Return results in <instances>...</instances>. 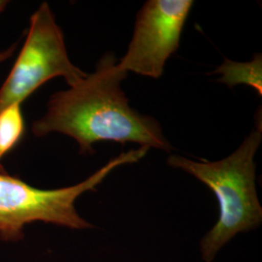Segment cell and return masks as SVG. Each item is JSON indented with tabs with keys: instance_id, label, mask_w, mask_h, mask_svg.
I'll list each match as a JSON object with an SVG mask.
<instances>
[{
	"instance_id": "cell-1",
	"label": "cell",
	"mask_w": 262,
	"mask_h": 262,
	"mask_svg": "<svg viewBox=\"0 0 262 262\" xmlns=\"http://www.w3.org/2000/svg\"><path fill=\"white\" fill-rule=\"evenodd\" d=\"M117 63L118 59L108 53L94 73L54 94L46 114L33 123L34 135L62 133L77 142L80 154H94V144L101 141L122 145L131 142L167 152L174 150L156 119L131 108L122 89L128 73L121 71Z\"/></svg>"
},
{
	"instance_id": "cell-2",
	"label": "cell",
	"mask_w": 262,
	"mask_h": 262,
	"mask_svg": "<svg viewBox=\"0 0 262 262\" xmlns=\"http://www.w3.org/2000/svg\"><path fill=\"white\" fill-rule=\"evenodd\" d=\"M262 141L261 122L229 157L216 161H194L172 155L167 163L206 185L219 202V220L200 242L202 259L212 262L225 245L239 233L257 228L262 208L255 187L254 156Z\"/></svg>"
},
{
	"instance_id": "cell-3",
	"label": "cell",
	"mask_w": 262,
	"mask_h": 262,
	"mask_svg": "<svg viewBox=\"0 0 262 262\" xmlns=\"http://www.w3.org/2000/svg\"><path fill=\"white\" fill-rule=\"evenodd\" d=\"M149 150L140 147L122 152L83 182L57 189H40L7 173H0V239L9 242L20 240L26 225L35 222L76 230L93 228L94 225L78 214L77 198L95 190L114 169L139 161Z\"/></svg>"
},
{
	"instance_id": "cell-4",
	"label": "cell",
	"mask_w": 262,
	"mask_h": 262,
	"mask_svg": "<svg viewBox=\"0 0 262 262\" xmlns=\"http://www.w3.org/2000/svg\"><path fill=\"white\" fill-rule=\"evenodd\" d=\"M86 75L71 62L62 30L51 7L44 2L32 14L24 48L0 88V112L10 105L21 104L55 77H63L71 88Z\"/></svg>"
},
{
	"instance_id": "cell-5",
	"label": "cell",
	"mask_w": 262,
	"mask_h": 262,
	"mask_svg": "<svg viewBox=\"0 0 262 262\" xmlns=\"http://www.w3.org/2000/svg\"><path fill=\"white\" fill-rule=\"evenodd\" d=\"M192 0H148L137 14L125 55L117 66L123 72L159 79L176 53Z\"/></svg>"
},
{
	"instance_id": "cell-6",
	"label": "cell",
	"mask_w": 262,
	"mask_h": 262,
	"mask_svg": "<svg viewBox=\"0 0 262 262\" xmlns=\"http://www.w3.org/2000/svg\"><path fill=\"white\" fill-rule=\"evenodd\" d=\"M213 73L221 74L222 77L217 82L227 84L230 89L237 84H247L262 96L261 54H255L253 60L248 62H237L225 58L223 64Z\"/></svg>"
},
{
	"instance_id": "cell-7",
	"label": "cell",
	"mask_w": 262,
	"mask_h": 262,
	"mask_svg": "<svg viewBox=\"0 0 262 262\" xmlns=\"http://www.w3.org/2000/svg\"><path fill=\"white\" fill-rule=\"evenodd\" d=\"M25 121L20 104L10 105L0 112V161L20 140Z\"/></svg>"
},
{
	"instance_id": "cell-8",
	"label": "cell",
	"mask_w": 262,
	"mask_h": 262,
	"mask_svg": "<svg viewBox=\"0 0 262 262\" xmlns=\"http://www.w3.org/2000/svg\"><path fill=\"white\" fill-rule=\"evenodd\" d=\"M16 48H17V44H14V45H12V46L8 48V49H6V50L0 52V64H1L3 61H5L6 59H8L11 56H13L14 52L16 51ZM0 173H2V174H5V173H6L4 166L1 164V161H0Z\"/></svg>"
},
{
	"instance_id": "cell-9",
	"label": "cell",
	"mask_w": 262,
	"mask_h": 262,
	"mask_svg": "<svg viewBox=\"0 0 262 262\" xmlns=\"http://www.w3.org/2000/svg\"><path fill=\"white\" fill-rule=\"evenodd\" d=\"M8 3L9 2L6 1V0H0V13H2V11L6 8Z\"/></svg>"
}]
</instances>
